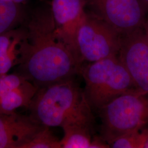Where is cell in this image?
<instances>
[{"label":"cell","instance_id":"7a4b0ae2","mask_svg":"<svg viewBox=\"0 0 148 148\" xmlns=\"http://www.w3.org/2000/svg\"><path fill=\"white\" fill-rule=\"evenodd\" d=\"M27 108L30 116L46 127L93 126V110L75 78L38 88Z\"/></svg>","mask_w":148,"mask_h":148},{"label":"cell","instance_id":"2e32d148","mask_svg":"<svg viewBox=\"0 0 148 148\" xmlns=\"http://www.w3.org/2000/svg\"><path fill=\"white\" fill-rule=\"evenodd\" d=\"M28 81L19 73L0 75V97L25 84Z\"/></svg>","mask_w":148,"mask_h":148},{"label":"cell","instance_id":"9c48e42d","mask_svg":"<svg viewBox=\"0 0 148 148\" xmlns=\"http://www.w3.org/2000/svg\"><path fill=\"white\" fill-rule=\"evenodd\" d=\"M43 125L16 112H0V148H21Z\"/></svg>","mask_w":148,"mask_h":148},{"label":"cell","instance_id":"30bf717a","mask_svg":"<svg viewBox=\"0 0 148 148\" xmlns=\"http://www.w3.org/2000/svg\"><path fill=\"white\" fill-rule=\"evenodd\" d=\"M38 88L28 81L25 84L0 97V112L9 114L21 108H28Z\"/></svg>","mask_w":148,"mask_h":148},{"label":"cell","instance_id":"3957f363","mask_svg":"<svg viewBox=\"0 0 148 148\" xmlns=\"http://www.w3.org/2000/svg\"><path fill=\"white\" fill-rule=\"evenodd\" d=\"M79 74L85 81L86 98L96 111L120 95L137 91L118 55L83 64Z\"/></svg>","mask_w":148,"mask_h":148},{"label":"cell","instance_id":"7402d4cb","mask_svg":"<svg viewBox=\"0 0 148 148\" xmlns=\"http://www.w3.org/2000/svg\"><path fill=\"white\" fill-rule=\"evenodd\" d=\"M7 1H11L12 2H14V3H16V4H19V5H21L22 3L25 2L27 0H7Z\"/></svg>","mask_w":148,"mask_h":148},{"label":"cell","instance_id":"6da1fadb","mask_svg":"<svg viewBox=\"0 0 148 148\" xmlns=\"http://www.w3.org/2000/svg\"><path fill=\"white\" fill-rule=\"evenodd\" d=\"M19 73L38 88L74 79L82 64L55 31L51 11L32 16L21 42Z\"/></svg>","mask_w":148,"mask_h":148},{"label":"cell","instance_id":"ba28073f","mask_svg":"<svg viewBox=\"0 0 148 148\" xmlns=\"http://www.w3.org/2000/svg\"><path fill=\"white\" fill-rule=\"evenodd\" d=\"M86 8L85 0H52L50 10L57 35L71 48L77 57L76 38L86 16Z\"/></svg>","mask_w":148,"mask_h":148},{"label":"cell","instance_id":"ffe728a7","mask_svg":"<svg viewBox=\"0 0 148 148\" xmlns=\"http://www.w3.org/2000/svg\"><path fill=\"white\" fill-rule=\"evenodd\" d=\"M143 29H144V32L148 39V14L147 16V18H146V20H145L144 25Z\"/></svg>","mask_w":148,"mask_h":148},{"label":"cell","instance_id":"44dd1931","mask_svg":"<svg viewBox=\"0 0 148 148\" xmlns=\"http://www.w3.org/2000/svg\"><path fill=\"white\" fill-rule=\"evenodd\" d=\"M143 7L144 8V10L146 12L147 15L148 14V0H140Z\"/></svg>","mask_w":148,"mask_h":148},{"label":"cell","instance_id":"5b68a950","mask_svg":"<svg viewBox=\"0 0 148 148\" xmlns=\"http://www.w3.org/2000/svg\"><path fill=\"white\" fill-rule=\"evenodd\" d=\"M121 37L108 23L87 12L76 38V50L81 63H93L117 56Z\"/></svg>","mask_w":148,"mask_h":148},{"label":"cell","instance_id":"7c38bea8","mask_svg":"<svg viewBox=\"0 0 148 148\" xmlns=\"http://www.w3.org/2000/svg\"><path fill=\"white\" fill-rule=\"evenodd\" d=\"M20 5L0 0V34L14 29L21 18Z\"/></svg>","mask_w":148,"mask_h":148},{"label":"cell","instance_id":"ac0fdd59","mask_svg":"<svg viewBox=\"0 0 148 148\" xmlns=\"http://www.w3.org/2000/svg\"><path fill=\"white\" fill-rule=\"evenodd\" d=\"M110 146L101 136H94L92 137L90 148H109Z\"/></svg>","mask_w":148,"mask_h":148},{"label":"cell","instance_id":"9a60e30c","mask_svg":"<svg viewBox=\"0 0 148 148\" xmlns=\"http://www.w3.org/2000/svg\"><path fill=\"white\" fill-rule=\"evenodd\" d=\"M140 131L125 133L112 139L108 142L110 148H142V137Z\"/></svg>","mask_w":148,"mask_h":148},{"label":"cell","instance_id":"52a82bcc","mask_svg":"<svg viewBox=\"0 0 148 148\" xmlns=\"http://www.w3.org/2000/svg\"><path fill=\"white\" fill-rule=\"evenodd\" d=\"M118 57L138 92L148 93V39L143 28L122 36Z\"/></svg>","mask_w":148,"mask_h":148},{"label":"cell","instance_id":"4fadbf2b","mask_svg":"<svg viewBox=\"0 0 148 148\" xmlns=\"http://www.w3.org/2000/svg\"><path fill=\"white\" fill-rule=\"evenodd\" d=\"M21 148H62L60 140L54 135L50 127L43 126Z\"/></svg>","mask_w":148,"mask_h":148},{"label":"cell","instance_id":"e0dca14e","mask_svg":"<svg viewBox=\"0 0 148 148\" xmlns=\"http://www.w3.org/2000/svg\"><path fill=\"white\" fill-rule=\"evenodd\" d=\"M24 29H12L0 34V57L11 47L18 37L24 32Z\"/></svg>","mask_w":148,"mask_h":148},{"label":"cell","instance_id":"d6986e66","mask_svg":"<svg viewBox=\"0 0 148 148\" xmlns=\"http://www.w3.org/2000/svg\"><path fill=\"white\" fill-rule=\"evenodd\" d=\"M140 131L142 137V148H148V125Z\"/></svg>","mask_w":148,"mask_h":148},{"label":"cell","instance_id":"8fae6325","mask_svg":"<svg viewBox=\"0 0 148 148\" xmlns=\"http://www.w3.org/2000/svg\"><path fill=\"white\" fill-rule=\"evenodd\" d=\"M64 136L60 140L62 148H90L92 142V127L70 124L62 127Z\"/></svg>","mask_w":148,"mask_h":148},{"label":"cell","instance_id":"5bb4252c","mask_svg":"<svg viewBox=\"0 0 148 148\" xmlns=\"http://www.w3.org/2000/svg\"><path fill=\"white\" fill-rule=\"evenodd\" d=\"M24 32L25 29L23 34L16 39L10 49L0 57V75L8 74L13 66L19 63L21 54V42Z\"/></svg>","mask_w":148,"mask_h":148},{"label":"cell","instance_id":"277c9868","mask_svg":"<svg viewBox=\"0 0 148 148\" xmlns=\"http://www.w3.org/2000/svg\"><path fill=\"white\" fill-rule=\"evenodd\" d=\"M101 135L108 142L148 125V93L133 91L118 97L98 110Z\"/></svg>","mask_w":148,"mask_h":148},{"label":"cell","instance_id":"8992f818","mask_svg":"<svg viewBox=\"0 0 148 148\" xmlns=\"http://www.w3.org/2000/svg\"><path fill=\"white\" fill-rule=\"evenodd\" d=\"M90 13L121 36L143 28L147 14L140 0H85Z\"/></svg>","mask_w":148,"mask_h":148}]
</instances>
